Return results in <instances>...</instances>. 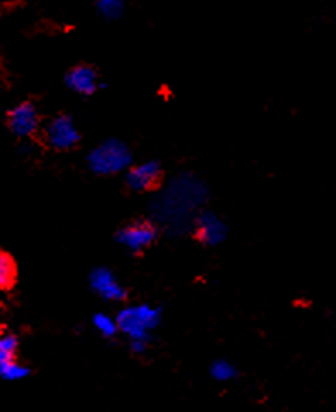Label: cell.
<instances>
[{
    "label": "cell",
    "instance_id": "6da1fadb",
    "mask_svg": "<svg viewBox=\"0 0 336 412\" xmlns=\"http://www.w3.org/2000/svg\"><path fill=\"white\" fill-rule=\"evenodd\" d=\"M208 200V189L203 180L192 174H180L167 184L165 191L157 197L151 212L159 224H165L168 232L182 235L194 229L201 206Z\"/></svg>",
    "mask_w": 336,
    "mask_h": 412
},
{
    "label": "cell",
    "instance_id": "7a4b0ae2",
    "mask_svg": "<svg viewBox=\"0 0 336 412\" xmlns=\"http://www.w3.org/2000/svg\"><path fill=\"white\" fill-rule=\"evenodd\" d=\"M88 169L100 177L127 172L132 167V151L125 141L119 138H108L91 148L86 157Z\"/></svg>",
    "mask_w": 336,
    "mask_h": 412
},
{
    "label": "cell",
    "instance_id": "3957f363",
    "mask_svg": "<svg viewBox=\"0 0 336 412\" xmlns=\"http://www.w3.org/2000/svg\"><path fill=\"white\" fill-rule=\"evenodd\" d=\"M163 311L153 304H129L117 313V325L129 342H151L153 331L162 321Z\"/></svg>",
    "mask_w": 336,
    "mask_h": 412
},
{
    "label": "cell",
    "instance_id": "277c9868",
    "mask_svg": "<svg viewBox=\"0 0 336 412\" xmlns=\"http://www.w3.org/2000/svg\"><path fill=\"white\" fill-rule=\"evenodd\" d=\"M43 140L52 150L69 151L75 148L78 143L81 141V133H79V128L73 115L58 113L45 125Z\"/></svg>",
    "mask_w": 336,
    "mask_h": 412
},
{
    "label": "cell",
    "instance_id": "5b68a950",
    "mask_svg": "<svg viewBox=\"0 0 336 412\" xmlns=\"http://www.w3.org/2000/svg\"><path fill=\"white\" fill-rule=\"evenodd\" d=\"M158 227L148 220H136L117 230L115 241L129 253H141L157 241Z\"/></svg>",
    "mask_w": 336,
    "mask_h": 412
},
{
    "label": "cell",
    "instance_id": "8992f818",
    "mask_svg": "<svg viewBox=\"0 0 336 412\" xmlns=\"http://www.w3.org/2000/svg\"><path fill=\"white\" fill-rule=\"evenodd\" d=\"M6 122L9 131L14 134L16 138L28 140V138H33L38 131H40L41 117L35 103L19 102L12 108H9Z\"/></svg>",
    "mask_w": 336,
    "mask_h": 412
},
{
    "label": "cell",
    "instance_id": "52a82bcc",
    "mask_svg": "<svg viewBox=\"0 0 336 412\" xmlns=\"http://www.w3.org/2000/svg\"><path fill=\"white\" fill-rule=\"evenodd\" d=\"M88 284L100 299L122 302L127 299V291L108 267H95L88 275Z\"/></svg>",
    "mask_w": 336,
    "mask_h": 412
},
{
    "label": "cell",
    "instance_id": "ba28073f",
    "mask_svg": "<svg viewBox=\"0 0 336 412\" xmlns=\"http://www.w3.org/2000/svg\"><path fill=\"white\" fill-rule=\"evenodd\" d=\"M192 232L196 234L197 241L208 247L220 246L225 242L226 235H229V227L220 215H216L211 210H203L194 222V229Z\"/></svg>",
    "mask_w": 336,
    "mask_h": 412
},
{
    "label": "cell",
    "instance_id": "9c48e42d",
    "mask_svg": "<svg viewBox=\"0 0 336 412\" xmlns=\"http://www.w3.org/2000/svg\"><path fill=\"white\" fill-rule=\"evenodd\" d=\"M162 165L157 160H145V162L132 165L125 172V186L132 192H148L154 189L162 180Z\"/></svg>",
    "mask_w": 336,
    "mask_h": 412
},
{
    "label": "cell",
    "instance_id": "30bf717a",
    "mask_svg": "<svg viewBox=\"0 0 336 412\" xmlns=\"http://www.w3.org/2000/svg\"><path fill=\"white\" fill-rule=\"evenodd\" d=\"M65 86L79 96H93L102 88L100 74L93 66L79 64L70 67L64 78Z\"/></svg>",
    "mask_w": 336,
    "mask_h": 412
},
{
    "label": "cell",
    "instance_id": "8fae6325",
    "mask_svg": "<svg viewBox=\"0 0 336 412\" xmlns=\"http://www.w3.org/2000/svg\"><path fill=\"white\" fill-rule=\"evenodd\" d=\"M95 330L105 339H115L120 334L119 325H117V318L110 316L107 313H95L91 318Z\"/></svg>",
    "mask_w": 336,
    "mask_h": 412
},
{
    "label": "cell",
    "instance_id": "7c38bea8",
    "mask_svg": "<svg viewBox=\"0 0 336 412\" xmlns=\"http://www.w3.org/2000/svg\"><path fill=\"white\" fill-rule=\"evenodd\" d=\"M125 6L122 0H98L96 12L105 21H117L124 16Z\"/></svg>",
    "mask_w": 336,
    "mask_h": 412
},
{
    "label": "cell",
    "instance_id": "4fadbf2b",
    "mask_svg": "<svg viewBox=\"0 0 336 412\" xmlns=\"http://www.w3.org/2000/svg\"><path fill=\"white\" fill-rule=\"evenodd\" d=\"M18 279V267L9 254H0V285L2 289H11Z\"/></svg>",
    "mask_w": 336,
    "mask_h": 412
},
{
    "label": "cell",
    "instance_id": "5bb4252c",
    "mask_svg": "<svg viewBox=\"0 0 336 412\" xmlns=\"http://www.w3.org/2000/svg\"><path fill=\"white\" fill-rule=\"evenodd\" d=\"M209 375L213 376V380L225 383V381H232L237 378V368L230 361L216 359L209 366Z\"/></svg>",
    "mask_w": 336,
    "mask_h": 412
},
{
    "label": "cell",
    "instance_id": "9a60e30c",
    "mask_svg": "<svg viewBox=\"0 0 336 412\" xmlns=\"http://www.w3.org/2000/svg\"><path fill=\"white\" fill-rule=\"evenodd\" d=\"M29 368L19 363V359L7 361V363H0V375L6 381H21L29 375Z\"/></svg>",
    "mask_w": 336,
    "mask_h": 412
},
{
    "label": "cell",
    "instance_id": "2e32d148",
    "mask_svg": "<svg viewBox=\"0 0 336 412\" xmlns=\"http://www.w3.org/2000/svg\"><path fill=\"white\" fill-rule=\"evenodd\" d=\"M19 339L14 334H4L0 339V363L18 359Z\"/></svg>",
    "mask_w": 336,
    "mask_h": 412
}]
</instances>
